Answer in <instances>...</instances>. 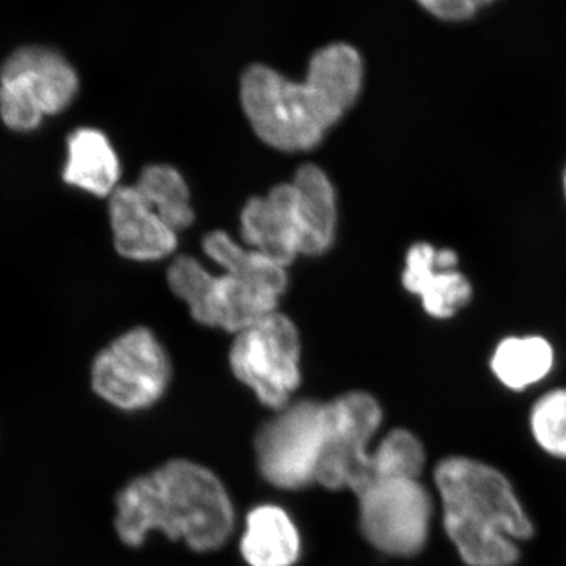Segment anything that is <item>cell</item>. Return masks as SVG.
<instances>
[{
	"label": "cell",
	"mask_w": 566,
	"mask_h": 566,
	"mask_svg": "<svg viewBox=\"0 0 566 566\" xmlns=\"http://www.w3.org/2000/svg\"><path fill=\"white\" fill-rule=\"evenodd\" d=\"M170 360L147 327H134L115 338L93 360V392L122 411L150 408L166 392Z\"/></svg>",
	"instance_id": "5b68a950"
},
{
	"label": "cell",
	"mask_w": 566,
	"mask_h": 566,
	"mask_svg": "<svg viewBox=\"0 0 566 566\" xmlns=\"http://www.w3.org/2000/svg\"><path fill=\"white\" fill-rule=\"evenodd\" d=\"M556 353L542 335H513L495 346L491 370L512 390L538 385L553 371Z\"/></svg>",
	"instance_id": "e0dca14e"
},
{
	"label": "cell",
	"mask_w": 566,
	"mask_h": 566,
	"mask_svg": "<svg viewBox=\"0 0 566 566\" xmlns=\"http://www.w3.org/2000/svg\"><path fill=\"white\" fill-rule=\"evenodd\" d=\"M301 342L296 326L273 312L237 334L230 349L234 376L268 408L282 411L301 385Z\"/></svg>",
	"instance_id": "277c9868"
},
{
	"label": "cell",
	"mask_w": 566,
	"mask_h": 566,
	"mask_svg": "<svg viewBox=\"0 0 566 566\" xmlns=\"http://www.w3.org/2000/svg\"><path fill=\"white\" fill-rule=\"evenodd\" d=\"M564 191H565V199H566V167H565V174H564Z\"/></svg>",
	"instance_id": "603a6c76"
},
{
	"label": "cell",
	"mask_w": 566,
	"mask_h": 566,
	"mask_svg": "<svg viewBox=\"0 0 566 566\" xmlns=\"http://www.w3.org/2000/svg\"><path fill=\"white\" fill-rule=\"evenodd\" d=\"M115 532L139 547L159 531L193 551L218 549L232 535L233 505L218 476L203 465L174 460L132 480L115 497Z\"/></svg>",
	"instance_id": "7a4b0ae2"
},
{
	"label": "cell",
	"mask_w": 566,
	"mask_h": 566,
	"mask_svg": "<svg viewBox=\"0 0 566 566\" xmlns=\"http://www.w3.org/2000/svg\"><path fill=\"white\" fill-rule=\"evenodd\" d=\"M303 230V255L329 251L337 230V197L329 177L319 167H301L292 181Z\"/></svg>",
	"instance_id": "5bb4252c"
},
{
	"label": "cell",
	"mask_w": 566,
	"mask_h": 566,
	"mask_svg": "<svg viewBox=\"0 0 566 566\" xmlns=\"http://www.w3.org/2000/svg\"><path fill=\"white\" fill-rule=\"evenodd\" d=\"M417 2L439 20L464 21L474 17L476 11L493 0H417Z\"/></svg>",
	"instance_id": "7402d4cb"
},
{
	"label": "cell",
	"mask_w": 566,
	"mask_h": 566,
	"mask_svg": "<svg viewBox=\"0 0 566 566\" xmlns=\"http://www.w3.org/2000/svg\"><path fill=\"white\" fill-rule=\"evenodd\" d=\"M66 145L69 159L63 170L66 185L96 197L112 196L120 178V161L106 134L95 128L76 129Z\"/></svg>",
	"instance_id": "9a60e30c"
},
{
	"label": "cell",
	"mask_w": 566,
	"mask_h": 566,
	"mask_svg": "<svg viewBox=\"0 0 566 566\" xmlns=\"http://www.w3.org/2000/svg\"><path fill=\"white\" fill-rule=\"evenodd\" d=\"M359 497L365 538L389 556H416L427 545L433 502L419 479L376 480Z\"/></svg>",
	"instance_id": "9c48e42d"
},
{
	"label": "cell",
	"mask_w": 566,
	"mask_h": 566,
	"mask_svg": "<svg viewBox=\"0 0 566 566\" xmlns=\"http://www.w3.org/2000/svg\"><path fill=\"white\" fill-rule=\"evenodd\" d=\"M326 431V403L303 400L289 405L256 436L260 471L282 490L316 482Z\"/></svg>",
	"instance_id": "ba28073f"
},
{
	"label": "cell",
	"mask_w": 566,
	"mask_h": 566,
	"mask_svg": "<svg viewBox=\"0 0 566 566\" xmlns=\"http://www.w3.org/2000/svg\"><path fill=\"white\" fill-rule=\"evenodd\" d=\"M532 433L549 455L566 458V389L543 395L531 416Z\"/></svg>",
	"instance_id": "ffe728a7"
},
{
	"label": "cell",
	"mask_w": 566,
	"mask_h": 566,
	"mask_svg": "<svg viewBox=\"0 0 566 566\" xmlns=\"http://www.w3.org/2000/svg\"><path fill=\"white\" fill-rule=\"evenodd\" d=\"M423 465L424 450L419 439L408 430H394L371 455L370 485L376 480L419 479Z\"/></svg>",
	"instance_id": "d6986e66"
},
{
	"label": "cell",
	"mask_w": 566,
	"mask_h": 566,
	"mask_svg": "<svg viewBox=\"0 0 566 566\" xmlns=\"http://www.w3.org/2000/svg\"><path fill=\"white\" fill-rule=\"evenodd\" d=\"M434 482L444 509L447 535L468 566H512L516 539L534 535V524L513 486L497 469L471 458H446Z\"/></svg>",
	"instance_id": "3957f363"
},
{
	"label": "cell",
	"mask_w": 566,
	"mask_h": 566,
	"mask_svg": "<svg viewBox=\"0 0 566 566\" xmlns=\"http://www.w3.org/2000/svg\"><path fill=\"white\" fill-rule=\"evenodd\" d=\"M245 245L279 266H290L303 255V230L292 182L279 185L266 197H255L241 214Z\"/></svg>",
	"instance_id": "8fae6325"
},
{
	"label": "cell",
	"mask_w": 566,
	"mask_h": 566,
	"mask_svg": "<svg viewBox=\"0 0 566 566\" xmlns=\"http://www.w3.org/2000/svg\"><path fill=\"white\" fill-rule=\"evenodd\" d=\"M134 186L150 205L153 211L175 233L192 226L196 212L191 207V196H189L188 185L177 169L159 166V164L145 167L139 181Z\"/></svg>",
	"instance_id": "ac0fdd59"
},
{
	"label": "cell",
	"mask_w": 566,
	"mask_h": 566,
	"mask_svg": "<svg viewBox=\"0 0 566 566\" xmlns=\"http://www.w3.org/2000/svg\"><path fill=\"white\" fill-rule=\"evenodd\" d=\"M109 219L117 252L134 262H155L177 248V233L153 211L136 186L112 192Z\"/></svg>",
	"instance_id": "7c38bea8"
},
{
	"label": "cell",
	"mask_w": 566,
	"mask_h": 566,
	"mask_svg": "<svg viewBox=\"0 0 566 566\" xmlns=\"http://www.w3.org/2000/svg\"><path fill=\"white\" fill-rule=\"evenodd\" d=\"M0 77H21L29 85L44 115L61 114L80 91L76 71L59 52L25 46L10 55Z\"/></svg>",
	"instance_id": "4fadbf2b"
},
{
	"label": "cell",
	"mask_w": 566,
	"mask_h": 566,
	"mask_svg": "<svg viewBox=\"0 0 566 566\" xmlns=\"http://www.w3.org/2000/svg\"><path fill=\"white\" fill-rule=\"evenodd\" d=\"M364 63L349 44L335 43L312 57L304 82L264 65L241 80V104L253 132L282 151L312 150L352 109L363 91Z\"/></svg>",
	"instance_id": "6da1fadb"
},
{
	"label": "cell",
	"mask_w": 566,
	"mask_h": 566,
	"mask_svg": "<svg viewBox=\"0 0 566 566\" xmlns=\"http://www.w3.org/2000/svg\"><path fill=\"white\" fill-rule=\"evenodd\" d=\"M0 118L18 133L33 132L43 122L44 112L21 77H0Z\"/></svg>",
	"instance_id": "44dd1931"
},
{
	"label": "cell",
	"mask_w": 566,
	"mask_h": 566,
	"mask_svg": "<svg viewBox=\"0 0 566 566\" xmlns=\"http://www.w3.org/2000/svg\"><path fill=\"white\" fill-rule=\"evenodd\" d=\"M167 279L197 322L227 333H241L263 316L273 314L281 300L277 293L240 275L226 271L221 275L208 273L192 256H178Z\"/></svg>",
	"instance_id": "8992f818"
},
{
	"label": "cell",
	"mask_w": 566,
	"mask_h": 566,
	"mask_svg": "<svg viewBox=\"0 0 566 566\" xmlns=\"http://www.w3.org/2000/svg\"><path fill=\"white\" fill-rule=\"evenodd\" d=\"M241 554L251 566H293L301 554L300 532L279 506H256L245 523Z\"/></svg>",
	"instance_id": "2e32d148"
},
{
	"label": "cell",
	"mask_w": 566,
	"mask_h": 566,
	"mask_svg": "<svg viewBox=\"0 0 566 566\" xmlns=\"http://www.w3.org/2000/svg\"><path fill=\"white\" fill-rule=\"evenodd\" d=\"M382 422L381 406L371 395L349 392L326 403V431L316 482L356 495L370 485L371 438Z\"/></svg>",
	"instance_id": "52a82bcc"
},
{
	"label": "cell",
	"mask_w": 566,
	"mask_h": 566,
	"mask_svg": "<svg viewBox=\"0 0 566 566\" xmlns=\"http://www.w3.org/2000/svg\"><path fill=\"white\" fill-rule=\"evenodd\" d=\"M458 266L457 251L420 241L406 253L401 282L409 293L420 297L423 311L431 318H453L474 297V286Z\"/></svg>",
	"instance_id": "30bf717a"
}]
</instances>
